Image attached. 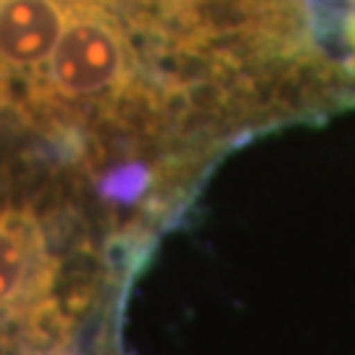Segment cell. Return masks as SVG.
<instances>
[{"label":"cell","instance_id":"obj_1","mask_svg":"<svg viewBox=\"0 0 355 355\" xmlns=\"http://www.w3.org/2000/svg\"><path fill=\"white\" fill-rule=\"evenodd\" d=\"M140 0H74L45 71L19 114L51 132L150 114Z\"/></svg>","mask_w":355,"mask_h":355},{"label":"cell","instance_id":"obj_2","mask_svg":"<svg viewBox=\"0 0 355 355\" xmlns=\"http://www.w3.org/2000/svg\"><path fill=\"white\" fill-rule=\"evenodd\" d=\"M55 258L29 208H0V329H16L26 355L55 334Z\"/></svg>","mask_w":355,"mask_h":355}]
</instances>
